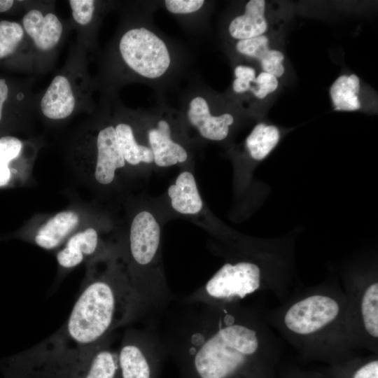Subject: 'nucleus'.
<instances>
[{
  "label": "nucleus",
  "mask_w": 378,
  "mask_h": 378,
  "mask_svg": "<svg viewBox=\"0 0 378 378\" xmlns=\"http://www.w3.org/2000/svg\"><path fill=\"white\" fill-rule=\"evenodd\" d=\"M151 321L181 378H251L265 347L257 318L239 301L174 299Z\"/></svg>",
  "instance_id": "obj_1"
},
{
  "label": "nucleus",
  "mask_w": 378,
  "mask_h": 378,
  "mask_svg": "<svg viewBox=\"0 0 378 378\" xmlns=\"http://www.w3.org/2000/svg\"><path fill=\"white\" fill-rule=\"evenodd\" d=\"M146 314L127 270L111 263L102 272H91L64 324L23 353L43 356L88 349Z\"/></svg>",
  "instance_id": "obj_2"
},
{
  "label": "nucleus",
  "mask_w": 378,
  "mask_h": 378,
  "mask_svg": "<svg viewBox=\"0 0 378 378\" xmlns=\"http://www.w3.org/2000/svg\"><path fill=\"white\" fill-rule=\"evenodd\" d=\"M88 54L78 42L47 88L36 94V113L48 122H62L79 113L94 110L92 94L97 87L89 72Z\"/></svg>",
  "instance_id": "obj_3"
},
{
  "label": "nucleus",
  "mask_w": 378,
  "mask_h": 378,
  "mask_svg": "<svg viewBox=\"0 0 378 378\" xmlns=\"http://www.w3.org/2000/svg\"><path fill=\"white\" fill-rule=\"evenodd\" d=\"M111 335L99 344L69 354L15 358L22 378H118V348Z\"/></svg>",
  "instance_id": "obj_4"
},
{
  "label": "nucleus",
  "mask_w": 378,
  "mask_h": 378,
  "mask_svg": "<svg viewBox=\"0 0 378 378\" xmlns=\"http://www.w3.org/2000/svg\"><path fill=\"white\" fill-rule=\"evenodd\" d=\"M21 24L29 43L34 72L48 71L71 30L69 20H63L57 13L55 1H29Z\"/></svg>",
  "instance_id": "obj_5"
},
{
  "label": "nucleus",
  "mask_w": 378,
  "mask_h": 378,
  "mask_svg": "<svg viewBox=\"0 0 378 378\" xmlns=\"http://www.w3.org/2000/svg\"><path fill=\"white\" fill-rule=\"evenodd\" d=\"M127 328L118 347V378H159L167 355L153 323Z\"/></svg>",
  "instance_id": "obj_6"
},
{
  "label": "nucleus",
  "mask_w": 378,
  "mask_h": 378,
  "mask_svg": "<svg viewBox=\"0 0 378 378\" xmlns=\"http://www.w3.org/2000/svg\"><path fill=\"white\" fill-rule=\"evenodd\" d=\"M261 286V271L249 261L224 264L202 287L182 299L205 303L238 302Z\"/></svg>",
  "instance_id": "obj_7"
},
{
  "label": "nucleus",
  "mask_w": 378,
  "mask_h": 378,
  "mask_svg": "<svg viewBox=\"0 0 378 378\" xmlns=\"http://www.w3.org/2000/svg\"><path fill=\"white\" fill-rule=\"evenodd\" d=\"M117 51L121 62L131 71L143 77L158 78L170 64L165 43L144 27L127 29L120 36Z\"/></svg>",
  "instance_id": "obj_8"
},
{
  "label": "nucleus",
  "mask_w": 378,
  "mask_h": 378,
  "mask_svg": "<svg viewBox=\"0 0 378 378\" xmlns=\"http://www.w3.org/2000/svg\"><path fill=\"white\" fill-rule=\"evenodd\" d=\"M341 306L333 297L314 294L293 303L286 311L283 321L293 335L310 337L329 328L339 318Z\"/></svg>",
  "instance_id": "obj_9"
},
{
  "label": "nucleus",
  "mask_w": 378,
  "mask_h": 378,
  "mask_svg": "<svg viewBox=\"0 0 378 378\" xmlns=\"http://www.w3.org/2000/svg\"><path fill=\"white\" fill-rule=\"evenodd\" d=\"M98 127L93 129L92 123H87L79 136L94 149L95 179L100 184L108 185L113 182L115 171L124 167L126 162L116 140L115 127L112 125H98Z\"/></svg>",
  "instance_id": "obj_10"
},
{
  "label": "nucleus",
  "mask_w": 378,
  "mask_h": 378,
  "mask_svg": "<svg viewBox=\"0 0 378 378\" xmlns=\"http://www.w3.org/2000/svg\"><path fill=\"white\" fill-rule=\"evenodd\" d=\"M71 29H75L78 42L86 52L96 49L97 33L100 20L101 1L95 0H69Z\"/></svg>",
  "instance_id": "obj_11"
},
{
  "label": "nucleus",
  "mask_w": 378,
  "mask_h": 378,
  "mask_svg": "<svg viewBox=\"0 0 378 378\" xmlns=\"http://www.w3.org/2000/svg\"><path fill=\"white\" fill-rule=\"evenodd\" d=\"M188 117L204 138L212 141L224 139L228 134L229 126L234 122V118L229 113L212 116L207 102L201 97L190 102Z\"/></svg>",
  "instance_id": "obj_12"
},
{
  "label": "nucleus",
  "mask_w": 378,
  "mask_h": 378,
  "mask_svg": "<svg viewBox=\"0 0 378 378\" xmlns=\"http://www.w3.org/2000/svg\"><path fill=\"white\" fill-rule=\"evenodd\" d=\"M153 162L158 167H167L185 162L188 153L180 144L171 138V130L167 122L160 120L155 128L148 132Z\"/></svg>",
  "instance_id": "obj_13"
},
{
  "label": "nucleus",
  "mask_w": 378,
  "mask_h": 378,
  "mask_svg": "<svg viewBox=\"0 0 378 378\" xmlns=\"http://www.w3.org/2000/svg\"><path fill=\"white\" fill-rule=\"evenodd\" d=\"M18 55L26 70L34 72L31 49L21 23L0 20V59Z\"/></svg>",
  "instance_id": "obj_14"
},
{
  "label": "nucleus",
  "mask_w": 378,
  "mask_h": 378,
  "mask_svg": "<svg viewBox=\"0 0 378 378\" xmlns=\"http://www.w3.org/2000/svg\"><path fill=\"white\" fill-rule=\"evenodd\" d=\"M99 247L97 232L88 227L73 234L65 246L59 251L56 258L64 269H71L82 263L88 257L94 255Z\"/></svg>",
  "instance_id": "obj_15"
},
{
  "label": "nucleus",
  "mask_w": 378,
  "mask_h": 378,
  "mask_svg": "<svg viewBox=\"0 0 378 378\" xmlns=\"http://www.w3.org/2000/svg\"><path fill=\"white\" fill-rule=\"evenodd\" d=\"M172 208L181 214L195 215L201 211L203 202L193 174L188 171L179 174L168 188Z\"/></svg>",
  "instance_id": "obj_16"
},
{
  "label": "nucleus",
  "mask_w": 378,
  "mask_h": 378,
  "mask_svg": "<svg viewBox=\"0 0 378 378\" xmlns=\"http://www.w3.org/2000/svg\"><path fill=\"white\" fill-rule=\"evenodd\" d=\"M78 223L79 217L76 212H59L40 227L34 236V242L44 249L55 248L75 230Z\"/></svg>",
  "instance_id": "obj_17"
},
{
  "label": "nucleus",
  "mask_w": 378,
  "mask_h": 378,
  "mask_svg": "<svg viewBox=\"0 0 378 378\" xmlns=\"http://www.w3.org/2000/svg\"><path fill=\"white\" fill-rule=\"evenodd\" d=\"M265 10L264 0L249 1L246 5L245 13L230 22L229 32L231 36L244 40L263 35L267 29Z\"/></svg>",
  "instance_id": "obj_18"
},
{
  "label": "nucleus",
  "mask_w": 378,
  "mask_h": 378,
  "mask_svg": "<svg viewBox=\"0 0 378 378\" xmlns=\"http://www.w3.org/2000/svg\"><path fill=\"white\" fill-rule=\"evenodd\" d=\"M269 40L265 35L239 40L236 46L237 50L245 55L258 59L265 72L275 77H280L284 73L282 61L284 54L268 47Z\"/></svg>",
  "instance_id": "obj_19"
},
{
  "label": "nucleus",
  "mask_w": 378,
  "mask_h": 378,
  "mask_svg": "<svg viewBox=\"0 0 378 378\" xmlns=\"http://www.w3.org/2000/svg\"><path fill=\"white\" fill-rule=\"evenodd\" d=\"M116 140L125 162L137 165L141 162L151 163L153 155L151 149L140 145L136 141L132 127L125 122L115 126Z\"/></svg>",
  "instance_id": "obj_20"
},
{
  "label": "nucleus",
  "mask_w": 378,
  "mask_h": 378,
  "mask_svg": "<svg viewBox=\"0 0 378 378\" xmlns=\"http://www.w3.org/2000/svg\"><path fill=\"white\" fill-rule=\"evenodd\" d=\"M359 78L355 74L340 76L332 85L330 94L337 111H356L360 108L358 94Z\"/></svg>",
  "instance_id": "obj_21"
},
{
  "label": "nucleus",
  "mask_w": 378,
  "mask_h": 378,
  "mask_svg": "<svg viewBox=\"0 0 378 378\" xmlns=\"http://www.w3.org/2000/svg\"><path fill=\"white\" fill-rule=\"evenodd\" d=\"M279 138L277 127L260 123L255 126L246 138V145L251 158L261 160L276 146Z\"/></svg>",
  "instance_id": "obj_22"
},
{
  "label": "nucleus",
  "mask_w": 378,
  "mask_h": 378,
  "mask_svg": "<svg viewBox=\"0 0 378 378\" xmlns=\"http://www.w3.org/2000/svg\"><path fill=\"white\" fill-rule=\"evenodd\" d=\"M360 313L363 326L372 339L378 337V284L368 285L360 298Z\"/></svg>",
  "instance_id": "obj_23"
},
{
  "label": "nucleus",
  "mask_w": 378,
  "mask_h": 378,
  "mask_svg": "<svg viewBox=\"0 0 378 378\" xmlns=\"http://www.w3.org/2000/svg\"><path fill=\"white\" fill-rule=\"evenodd\" d=\"M23 148V142L18 137L9 135L0 137V188L10 182V164L20 158Z\"/></svg>",
  "instance_id": "obj_24"
},
{
  "label": "nucleus",
  "mask_w": 378,
  "mask_h": 378,
  "mask_svg": "<svg viewBox=\"0 0 378 378\" xmlns=\"http://www.w3.org/2000/svg\"><path fill=\"white\" fill-rule=\"evenodd\" d=\"M33 79L30 78L17 87H11L8 80L0 78V125L4 121L5 111L8 108L10 101L33 89Z\"/></svg>",
  "instance_id": "obj_25"
},
{
  "label": "nucleus",
  "mask_w": 378,
  "mask_h": 378,
  "mask_svg": "<svg viewBox=\"0 0 378 378\" xmlns=\"http://www.w3.org/2000/svg\"><path fill=\"white\" fill-rule=\"evenodd\" d=\"M253 83H256L258 88L251 91L259 99H263L270 93L275 91L279 85L276 77L265 71L255 77Z\"/></svg>",
  "instance_id": "obj_26"
},
{
  "label": "nucleus",
  "mask_w": 378,
  "mask_h": 378,
  "mask_svg": "<svg viewBox=\"0 0 378 378\" xmlns=\"http://www.w3.org/2000/svg\"><path fill=\"white\" fill-rule=\"evenodd\" d=\"M167 9L172 13L186 14L195 12L203 6V0H167Z\"/></svg>",
  "instance_id": "obj_27"
},
{
  "label": "nucleus",
  "mask_w": 378,
  "mask_h": 378,
  "mask_svg": "<svg viewBox=\"0 0 378 378\" xmlns=\"http://www.w3.org/2000/svg\"><path fill=\"white\" fill-rule=\"evenodd\" d=\"M353 378H378V360H372L358 369Z\"/></svg>",
  "instance_id": "obj_28"
},
{
  "label": "nucleus",
  "mask_w": 378,
  "mask_h": 378,
  "mask_svg": "<svg viewBox=\"0 0 378 378\" xmlns=\"http://www.w3.org/2000/svg\"><path fill=\"white\" fill-rule=\"evenodd\" d=\"M236 78H239L249 82H253L255 78V71L254 69L244 65H239L234 69Z\"/></svg>",
  "instance_id": "obj_29"
},
{
  "label": "nucleus",
  "mask_w": 378,
  "mask_h": 378,
  "mask_svg": "<svg viewBox=\"0 0 378 378\" xmlns=\"http://www.w3.org/2000/svg\"><path fill=\"white\" fill-rule=\"evenodd\" d=\"M251 89V82L235 78L233 82V90L235 92L241 93Z\"/></svg>",
  "instance_id": "obj_30"
},
{
  "label": "nucleus",
  "mask_w": 378,
  "mask_h": 378,
  "mask_svg": "<svg viewBox=\"0 0 378 378\" xmlns=\"http://www.w3.org/2000/svg\"><path fill=\"white\" fill-rule=\"evenodd\" d=\"M15 2L13 0H0V13H6L13 8Z\"/></svg>",
  "instance_id": "obj_31"
}]
</instances>
